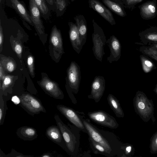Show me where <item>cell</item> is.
I'll return each mask as SVG.
<instances>
[{
    "label": "cell",
    "instance_id": "1",
    "mask_svg": "<svg viewBox=\"0 0 157 157\" xmlns=\"http://www.w3.org/2000/svg\"><path fill=\"white\" fill-rule=\"evenodd\" d=\"M81 115L83 124L87 131L89 137L107 150L113 156L121 157V147L123 143L113 133L99 129L91 123L89 119Z\"/></svg>",
    "mask_w": 157,
    "mask_h": 157
},
{
    "label": "cell",
    "instance_id": "2",
    "mask_svg": "<svg viewBox=\"0 0 157 157\" xmlns=\"http://www.w3.org/2000/svg\"><path fill=\"white\" fill-rule=\"evenodd\" d=\"M54 118L66 144L68 152L75 156L78 151L80 130L73 125L68 123V126L65 124L58 115H55Z\"/></svg>",
    "mask_w": 157,
    "mask_h": 157
},
{
    "label": "cell",
    "instance_id": "3",
    "mask_svg": "<svg viewBox=\"0 0 157 157\" xmlns=\"http://www.w3.org/2000/svg\"><path fill=\"white\" fill-rule=\"evenodd\" d=\"M135 111L145 122L151 119L155 123L156 119L154 116V107L153 101L149 99L143 92L138 91L133 99Z\"/></svg>",
    "mask_w": 157,
    "mask_h": 157
},
{
    "label": "cell",
    "instance_id": "4",
    "mask_svg": "<svg viewBox=\"0 0 157 157\" xmlns=\"http://www.w3.org/2000/svg\"><path fill=\"white\" fill-rule=\"evenodd\" d=\"M81 79L80 67L75 62H71L67 70L66 88L69 97L74 104H77V101L73 93H78Z\"/></svg>",
    "mask_w": 157,
    "mask_h": 157
},
{
    "label": "cell",
    "instance_id": "5",
    "mask_svg": "<svg viewBox=\"0 0 157 157\" xmlns=\"http://www.w3.org/2000/svg\"><path fill=\"white\" fill-rule=\"evenodd\" d=\"M94 32L92 34V50L95 58L102 63L103 56L105 54L104 47L107 40L102 29L94 24Z\"/></svg>",
    "mask_w": 157,
    "mask_h": 157
},
{
    "label": "cell",
    "instance_id": "6",
    "mask_svg": "<svg viewBox=\"0 0 157 157\" xmlns=\"http://www.w3.org/2000/svg\"><path fill=\"white\" fill-rule=\"evenodd\" d=\"M87 114L92 121L101 125L111 129H116L119 126L114 117L103 110L88 112Z\"/></svg>",
    "mask_w": 157,
    "mask_h": 157
},
{
    "label": "cell",
    "instance_id": "7",
    "mask_svg": "<svg viewBox=\"0 0 157 157\" xmlns=\"http://www.w3.org/2000/svg\"><path fill=\"white\" fill-rule=\"evenodd\" d=\"M56 108L73 125L80 131L87 134V131L83 124L80 113L62 105H57Z\"/></svg>",
    "mask_w": 157,
    "mask_h": 157
},
{
    "label": "cell",
    "instance_id": "8",
    "mask_svg": "<svg viewBox=\"0 0 157 157\" xmlns=\"http://www.w3.org/2000/svg\"><path fill=\"white\" fill-rule=\"evenodd\" d=\"M20 103L27 111L33 115L40 112L46 113V110L40 101L28 94H23L20 96Z\"/></svg>",
    "mask_w": 157,
    "mask_h": 157
},
{
    "label": "cell",
    "instance_id": "9",
    "mask_svg": "<svg viewBox=\"0 0 157 157\" xmlns=\"http://www.w3.org/2000/svg\"><path fill=\"white\" fill-rule=\"evenodd\" d=\"M105 86V80L102 76H96L92 82L90 94L88 98L94 100L98 103L101 99L104 92Z\"/></svg>",
    "mask_w": 157,
    "mask_h": 157
},
{
    "label": "cell",
    "instance_id": "10",
    "mask_svg": "<svg viewBox=\"0 0 157 157\" xmlns=\"http://www.w3.org/2000/svg\"><path fill=\"white\" fill-rule=\"evenodd\" d=\"M39 84L44 90L54 98L62 99L64 96L63 91L57 84L47 77H43Z\"/></svg>",
    "mask_w": 157,
    "mask_h": 157
},
{
    "label": "cell",
    "instance_id": "11",
    "mask_svg": "<svg viewBox=\"0 0 157 157\" xmlns=\"http://www.w3.org/2000/svg\"><path fill=\"white\" fill-rule=\"evenodd\" d=\"M140 15L145 20L154 18L157 15V0L147 1L138 6Z\"/></svg>",
    "mask_w": 157,
    "mask_h": 157
},
{
    "label": "cell",
    "instance_id": "12",
    "mask_svg": "<svg viewBox=\"0 0 157 157\" xmlns=\"http://www.w3.org/2000/svg\"><path fill=\"white\" fill-rule=\"evenodd\" d=\"M106 44L110 52L109 56L107 58V61L110 63L117 61L121 55V46L120 41L114 35H113L107 40Z\"/></svg>",
    "mask_w": 157,
    "mask_h": 157
},
{
    "label": "cell",
    "instance_id": "13",
    "mask_svg": "<svg viewBox=\"0 0 157 157\" xmlns=\"http://www.w3.org/2000/svg\"><path fill=\"white\" fill-rule=\"evenodd\" d=\"M30 18L37 31L40 34L44 33V27L40 19V12L34 0H29Z\"/></svg>",
    "mask_w": 157,
    "mask_h": 157
},
{
    "label": "cell",
    "instance_id": "14",
    "mask_svg": "<svg viewBox=\"0 0 157 157\" xmlns=\"http://www.w3.org/2000/svg\"><path fill=\"white\" fill-rule=\"evenodd\" d=\"M90 7L97 12L111 25L115 24L112 13L100 2L97 0H89Z\"/></svg>",
    "mask_w": 157,
    "mask_h": 157
},
{
    "label": "cell",
    "instance_id": "15",
    "mask_svg": "<svg viewBox=\"0 0 157 157\" xmlns=\"http://www.w3.org/2000/svg\"><path fill=\"white\" fill-rule=\"evenodd\" d=\"M46 134L49 139L60 145L68 152L66 144L57 126L52 125L46 129Z\"/></svg>",
    "mask_w": 157,
    "mask_h": 157
},
{
    "label": "cell",
    "instance_id": "16",
    "mask_svg": "<svg viewBox=\"0 0 157 157\" xmlns=\"http://www.w3.org/2000/svg\"><path fill=\"white\" fill-rule=\"evenodd\" d=\"M69 39L74 50L79 54L82 48L79 38V32L76 24L70 22L69 23Z\"/></svg>",
    "mask_w": 157,
    "mask_h": 157
},
{
    "label": "cell",
    "instance_id": "17",
    "mask_svg": "<svg viewBox=\"0 0 157 157\" xmlns=\"http://www.w3.org/2000/svg\"><path fill=\"white\" fill-rule=\"evenodd\" d=\"M142 44L150 45L157 43V27L152 26L139 33Z\"/></svg>",
    "mask_w": 157,
    "mask_h": 157
},
{
    "label": "cell",
    "instance_id": "18",
    "mask_svg": "<svg viewBox=\"0 0 157 157\" xmlns=\"http://www.w3.org/2000/svg\"><path fill=\"white\" fill-rule=\"evenodd\" d=\"M50 41L54 49L58 50L60 54L64 53L61 33L55 25L53 26L52 29Z\"/></svg>",
    "mask_w": 157,
    "mask_h": 157
},
{
    "label": "cell",
    "instance_id": "19",
    "mask_svg": "<svg viewBox=\"0 0 157 157\" xmlns=\"http://www.w3.org/2000/svg\"><path fill=\"white\" fill-rule=\"evenodd\" d=\"M16 133L18 137L24 140H33L38 136L37 131L35 128L27 126L19 128L17 130Z\"/></svg>",
    "mask_w": 157,
    "mask_h": 157
},
{
    "label": "cell",
    "instance_id": "20",
    "mask_svg": "<svg viewBox=\"0 0 157 157\" xmlns=\"http://www.w3.org/2000/svg\"><path fill=\"white\" fill-rule=\"evenodd\" d=\"M10 5L22 18L31 25H33L30 16L24 4L20 0H10Z\"/></svg>",
    "mask_w": 157,
    "mask_h": 157
},
{
    "label": "cell",
    "instance_id": "21",
    "mask_svg": "<svg viewBox=\"0 0 157 157\" xmlns=\"http://www.w3.org/2000/svg\"><path fill=\"white\" fill-rule=\"evenodd\" d=\"M108 103L116 116L118 118H123L124 114L119 101L112 94H109L107 98Z\"/></svg>",
    "mask_w": 157,
    "mask_h": 157
},
{
    "label": "cell",
    "instance_id": "22",
    "mask_svg": "<svg viewBox=\"0 0 157 157\" xmlns=\"http://www.w3.org/2000/svg\"><path fill=\"white\" fill-rule=\"evenodd\" d=\"M75 19L78 28L81 45L83 47L87 38V29L86 22L83 17H82L80 16L75 17Z\"/></svg>",
    "mask_w": 157,
    "mask_h": 157
},
{
    "label": "cell",
    "instance_id": "23",
    "mask_svg": "<svg viewBox=\"0 0 157 157\" xmlns=\"http://www.w3.org/2000/svg\"><path fill=\"white\" fill-rule=\"evenodd\" d=\"M90 147L93 153L95 154H101L108 157H113L111 154L101 145L93 140L89 137Z\"/></svg>",
    "mask_w": 157,
    "mask_h": 157
},
{
    "label": "cell",
    "instance_id": "24",
    "mask_svg": "<svg viewBox=\"0 0 157 157\" xmlns=\"http://www.w3.org/2000/svg\"><path fill=\"white\" fill-rule=\"evenodd\" d=\"M140 59L142 68L144 73H149L156 68L154 62L148 58L144 54L141 55Z\"/></svg>",
    "mask_w": 157,
    "mask_h": 157
},
{
    "label": "cell",
    "instance_id": "25",
    "mask_svg": "<svg viewBox=\"0 0 157 157\" xmlns=\"http://www.w3.org/2000/svg\"><path fill=\"white\" fill-rule=\"evenodd\" d=\"M103 2L107 6L118 15L122 17L126 15L125 12L119 5L110 0H103Z\"/></svg>",
    "mask_w": 157,
    "mask_h": 157
},
{
    "label": "cell",
    "instance_id": "26",
    "mask_svg": "<svg viewBox=\"0 0 157 157\" xmlns=\"http://www.w3.org/2000/svg\"><path fill=\"white\" fill-rule=\"evenodd\" d=\"M139 51L143 54L157 61V50L153 47L143 45L140 48Z\"/></svg>",
    "mask_w": 157,
    "mask_h": 157
},
{
    "label": "cell",
    "instance_id": "27",
    "mask_svg": "<svg viewBox=\"0 0 157 157\" xmlns=\"http://www.w3.org/2000/svg\"><path fill=\"white\" fill-rule=\"evenodd\" d=\"M0 62L3 67L7 71L11 72L13 71L16 68V64L11 58L6 57L1 58Z\"/></svg>",
    "mask_w": 157,
    "mask_h": 157
},
{
    "label": "cell",
    "instance_id": "28",
    "mask_svg": "<svg viewBox=\"0 0 157 157\" xmlns=\"http://www.w3.org/2000/svg\"><path fill=\"white\" fill-rule=\"evenodd\" d=\"M38 7L42 16L45 19L48 18L50 15V11L45 0H34Z\"/></svg>",
    "mask_w": 157,
    "mask_h": 157
},
{
    "label": "cell",
    "instance_id": "29",
    "mask_svg": "<svg viewBox=\"0 0 157 157\" xmlns=\"http://www.w3.org/2000/svg\"><path fill=\"white\" fill-rule=\"evenodd\" d=\"M121 151V157H131L134 155L135 149L132 145L126 143L122 144Z\"/></svg>",
    "mask_w": 157,
    "mask_h": 157
},
{
    "label": "cell",
    "instance_id": "30",
    "mask_svg": "<svg viewBox=\"0 0 157 157\" xmlns=\"http://www.w3.org/2000/svg\"><path fill=\"white\" fill-rule=\"evenodd\" d=\"M3 94L1 91L0 96V125H2L4 119L6 110L8 108L6 101H5L2 96Z\"/></svg>",
    "mask_w": 157,
    "mask_h": 157
},
{
    "label": "cell",
    "instance_id": "31",
    "mask_svg": "<svg viewBox=\"0 0 157 157\" xmlns=\"http://www.w3.org/2000/svg\"><path fill=\"white\" fill-rule=\"evenodd\" d=\"M149 148L151 154L157 153V131L154 133L150 139Z\"/></svg>",
    "mask_w": 157,
    "mask_h": 157
},
{
    "label": "cell",
    "instance_id": "32",
    "mask_svg": "<svg viewBox=\"0 0 157 157\" xmlns=\"http://www.w3.org/2000/svg\"><path fill=\"white\" fill-rule=\"evenodd\" d=\"M13 76L8 75L5 76L2 86H0V90L3 92L5 91L12 85L13 82Z\"/></svg>",
    "mask_w": 157,
    "mask_h": 157
},
{
    "label": "cell",
    "instance_id": "33",
    "mask_svg": "<svg viewBox=\"0 0 157 157\" xmlns=\"http://www.w3.org/2000/svg\"><path fill=\"white\" fill-rule=\"evenodd\" d=\"M13 49L19 59L22 56V47L21 44L17 41H14L13 43Z\"/></svg>",
    "mask_w": 157,
    "mask_h": 157
},
{
    "label": "cell",
    "instance_id": "34",
    "mask_svg": "<svg viewBox=\"0 0 157 157\" xmlns=\"http://www.w3.org/2000/svg\"><path fill=\"white\" fill-rule=\"evenodd\" d=\"M34 59L33 57L29 55L27 59V64L29 72L33 77L34 76Z\"/></svg>",
    "mask_w": 157,
    "mask_h": 157
},
{
    "label": "cell",
    "instance_id": "35",
    "mask_svg": "<svg viewBox=\"0 0 157 157\" xmlns=\"http://www.w3.org/2000/svg\"><path fill=\"white\" fill-rule=\"evenodd\" d=\"M57 10L62 12L66 7V0H56Z\"/></svg>",
    "mask_w": 157,
    "mask_h": 157
},
{
    "label": "cell",
    "instance_id": "36",
    "mask_svg": "<svg viewBox=\"0 0 157 157\" xmlns=\"http://www.w3.org/2000/svg\"><path fill=\"white\" fill-rule=\"evenodd\" d=\"M6 156L7 157H31L32 156L25 155L21 154L20 153L17 152L14 149H12L11 152L7 155Z\"/></svg>",
    "mask_w": 157,
    "mask_h": 157
},
{
    "label": "cell",
    "instance_id": "37",
    "mask_svg": "<svg viewBox=\"0 0 157 157\" xmlns=\"http://www.w3.org/2000/svg\"><path fill=\"white\" fill-rule=\"evenodd\" d=\"M3 41V34L2 28L1 25V21H0V47H2Z\"/></svg>",
    "mask_w": 157,
    "mask_h": 157
},
{
    "label": "cell",
    "instance_id": "38",
    "mask_svg": "<svg viewBox=\"0 0 157 157\" xmlns=\"http://www.w3.org/2000/svg\"><path fill=\"white\" fill-rule=\"evenodd\" d=\"M143 0H132L128 6H129L132 9L134 8L135 6L137 4L140 3Z\"/></svg>",
    "mask_w": 157,
    "mask_h": 157
},
{
    "label": "cell",
    "instance_id": "39",
    "mask_svg": "<svg viewBox=\"0 0 157 157\" xmlns=\"http://www.w3.org/2000/svg\"><path fill=\"white\" fill-rule=\"evenodd\" d=\"M5 77L3 67L0 62V79L3 80Z\"/></svg>",
    "mask_w": 157,
    "mask_h": 157
},
{
    "label": "cell",
    "instance_id": "40",
    "mask_svg": "<svg viewBox=\"0 0 157 157\" xmlns=\"http://www.w3.org/2000/svg\"><path fill=\"white\" fill-rule=\"evenodd\" d=\"M11 100L15 104H18L20 103V98L17 96H13Z\"/></svg>",
    "mask_w": 157,
    "mask_h": 157
},
{
    "label": "cell",
    "instance_id": "41",
    "mask_svg": "<svg viewBox=\"0 0 157 157\" xmlns=\"http://www.w3.org/2000/svg\"><path fill=\"white\" fill-rule=\"evenodd\" d=\"M47 2L51 5H52L54 4V0H45Z\"/></svg>",
    "mask_w": 157,
    "mask_h": 157
},
{
    "label": "cell",
    "instance_id": "42",
    "mask_svg": "<svg viewBox=\"0 0 157 157\" xmlns=\"http://www.w3.org/2000/svg\"><path fill=\"white\" fill-rule=\"evenodd\" d=\"M42 157H51V155L49 153H46L43 154L41 156Z\"/></svg>",
    "mask_w": 157,
    "mask_h": 157
},
{
    "label": "cell",
    "instance_id": "43",
    "mask_svg": "<svg viewBox=\"0 0 157 157\" xmlns=\"http://www.w3.org/2000/svg\"><path fill=\"white\" fill-rule=\"evenodd\" d=\"M149 46L153 47L155 49L157 50V43L151 44Z\"/></svg>",
    "mask_w": 157,
    "mask_h": 157
},
{
    "label": "cell",
    "instance_id": "44",
    "mask_svg": "<svg viewBox=\"0 0 157 157\" xmlns=\"http://www.w3.org/2000/svg\"><path fill=\"white\" fill-rule=\"evenodd\" d=\"M154 91L157 94V84L155 86V87L154 89Z\"/></svg>",
    "mask_w": 157,
    "mask_h": 157
},
{
    "label": "cell",
    "instance_id": "45",
    "mask_svg": "<svg viewBox=\"0 0 157 157\" xmlns=\"http://www.w3.org/2000/svg\"><path fill=\"white\" fill-rule=\"evenodd\" d=\"M132 0H126V2L127 5L128 6L130 2L132 1Z\"/></svg>",
    "mask_w": 157,
    "mask_h": 157
},
{
    "label": "cell",
    "instance_id": "46",
    "mask_svg": "<svg viewBox=\"0 0 157 157\" xmlns=\"http://www.w3.org/2000/svg\"><path fill=\"white\" fill-rule=\"evenodd\" d=\"M2 0H0V3H1V2Z\"/></svg>",
    "mask_w": 157,
    "mask_h": 157
},
{
    "label": "cell",
    "instance_id": "47",
    "mask_svg": "<svg viewBox=\"0 0 157 157\" xmlns=\"http://www.w3.org/2000/svg\"><path fill=\"white\" fill-rule=\"evenodd\" d=\"M74 0H71V1H73Z\"/></svg>",
    "mask_w": 157,
    "mask_h": 157
}]
</instances>
